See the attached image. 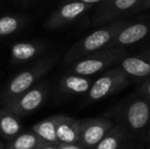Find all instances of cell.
Segmentation results:
<instances>
[{
  "instance_id": "obj_1",
  "label": "cell",
  "mask_w": 150,
  "mask_h": 149,
  "mask_svg": "<svg viewBox=\"0 0 150 149\" xmlns=\"http://www.w3.org/2000/svg\"><path fill=\"white\" fill-rule=\"evenodd\" d=\"M112 117L129 134H146L150 125V101L138 93L125 98L112 110Z\"/></svg>"
},
{
  "instance_id": "obj_2",
  "label": "cell",
  "mask_w": 150,
  "mask_h": 149,
  "mask_svg": "<svg viewBox=\"0 0 150 149\" xmlns=\"http://www.w3.org/2000/svg\"><path fill=\"white\" fill-rule=\"evenodd\" d=\"M128 24H130L129 20H119L110 24L100 26L69 48L64 56V62L71 64L84 56L105 48L107 44L117 36V33Z\"/></svg>"
},
{
  "instance_id": "obj_3",
  "label": "cell",
  "mask_w": 150,
  "mask_h": 149,
  "mask_svg": "<svg viewBox=\"0 0 150 149\" xmlns=\"http://www.w3.org/2000/svg\"><path fill=\"white\" fill-rule=\"evenodd\" d=\"M58 57L56 55H49L38 60L37 62L27 70L18 74L3 89L0 94V105L3 106L12 98L16 97L33 87L42 77H44L56 64Z\"/></svg>"
},
{
  "instance_id": "obj_4",
  "label": "cell",
  "mask_w": 150,
  "mask_h": 149,
  "mask_svg": "<svg viewBox=\"0 0 150 149\" xmlns=\"http://www.w3.org/2000/svg\"><path fill=\"white\" fill-rule=\"evenodd\" d=\"M127 55V51L122 48H103L71 62L69 74L91 77L119 64Z\"/></svg>"
},
{
  "instance_id": "obj_5",
  "label": "cell",
  "mask_w": 150,
  "mask_h": 149,
  "mask_svg": "<svg viewBox=\"0 0 150 149\" xmlns=\"http://www.w3.org/2000/svg\"><path fill=\"white\" fill-rule=\"evenodd\" d=\"M130 85V80L119 66L109 68L97 80L93 81L86 93L85 103L90 104L105 99Z\"/></svg>"
},
{
  "instance_id": "obj_6",
  "label": "cell",
  "mask_w": 150,
  "mask_h": 149,
  "mask_svg": "<svg viewBox=\"0 0 150 149\" xmlns=\"http://www.w3.org/2000/svg\"><path fill=\"white\" fill-rule=\"evenodd\" d=\"M141 0H102L95 5L92 14L93 26H103L119 20L122 16L135 13Z\"/></svg>"
},
{
  "instance_id": "obj_7",
  "label": "cell",
  "mask_w": 150,
  "mask_h": 149,
  "mask_svg": "<svg viewBox=\"0 0 150 149\" xmlns=\"http://www.w3.org/2000/svg\"><path fill=\"white\" fill-rule=\"evenodd\" d=\"M48 91L49 88L47 84L34 85L27 91L12 98L3 106L18 117H28L44 103L47 98Z\"/></svg>"
},
{
  "instance_id": "obj_8",
  "label": "cell",
  "mask_w": 150,
  "mask_h": 149,
  "mask_svg": "<svg viewBox=\"0 0 150 149\" xmlns=\"http://www.w3.org/2000/svg\"><path fill=\"white\" fill-rule=\"evenodd\" d=\"M115 121L107 117H90L81 121L79 144L87 149H94L103 139Z\"/></svg>"
},
{
  "instance_id": "obj_9",
  "label": "cell",
  "mask_w": 150,
  "mask_h": 149,
  "mask_svg": "<svg viewBox=\"0 0 150 149\" xmlns=\"http://www.w3.org/2000/svg\"><path fill=\"white\" fill-rule=\"evenodd\" d=\"M93 7L94 6L79 1H67L47 18L45 27L48 30H56L62 28L81 18Z\"/></svg>"
},
{
  "instance_id": "obj_10",
  "label": "cell",
  "mask_w": 150,
  "mask_h": 149,
  "mask_svg": "<svg viewBox=\"0 0 150 149\" xmlns=\"http://www.w3.org/2000/svg\"><path fill=\"white\" fill-rule=\"evenodd\" d=\"M119 66L129 80L140 84L150 77V49L136 55L128 56L119 64Z\"/></svg>"
},
{
  "instance_id": "obj_11",
  "label": "cell",
  "mask_w": 150,
  "mask_h": 149,
  "mask_svg": "<svg viewBox=\"0 0 150 149\" xmlns=\"http://www.w3.org/2000/svg\"><path fill=\"white\" fill-rule=\"evenodd\" d=\"M150 34V24L144 22L131 23L117 33L105 48H122L134 45Z\"/></svg>"
},
{
  "instance_id": "obj_12",
  "label": "cell",
  "mask_w": 150,
  "mask_h": 149,
  "mask_svg": "<svg viewBox=\"0 0 150 149\" xmlns=\"http://www.w3.org/2000/svg\"><path fill=\"white\" fill-rule=\"evenodd\" d=\"M80 128V119L62 114H56V136L59 144L79 143Z\"/></svg>"
},
{
  "instance_id": "obj_13",
  "label": "cell",
  "mask_w": 150,
  "mask_h": 149,
  "mask_svg": "<svg viewBox=\"0 0 150 149\" xmlns=\"http://www.w3.org/2000/svg\"><path fill=\"white\" fill-rule=\"evenodd\" d=\"M45 48L46 46L43 42H18V43L14 44L11 48L10 61L12 64H21L28 62L33 58L39 56L42 52H44Z\"/></svg>"
},
{
  "instance_id": "obj_14",
  "label": "cell",
  "mask_w": 150,
  "mask_h": 149,
  "mask_svg": "<svg viewBox=\"0 0 150 149\" xmlns=\"http://www.w3.org/2000/svg\"><path fill=\"white\" fill-rule=\"evenodd\" d=\"M93 81L90 77L67 74L59 81V90L67 95H82L89 91Z\"/></svg>"
},
{
  "instance_id": "obj_15",
  "label": "cell",
  "mask_w": 150,
  "mask_h": 149,
  "mask_svg": "<svg viewBox=\"0 0 150 149\" xmlns=\"http://www.w3.org/2000/svg\"><path fill=\"white\" fill-rule=\"evenodd\" d=\"M129 135L130 134L126 128L117 123L94 149H126L125 144Z\"/></svg>"
},
{
  "instance_id": "obj_16",
  "label": "cell",
  "mask_w": 150,
  "mask_h": 149,
  "mask_svg": "<svg viewBox=\"0 0 150 149\" xmlns=\"http://www.w3.org/2000/svg\"><path fill=\"white\" fill-rule=\"evenodd\" d=\"M22 131L20 117L4 106L0 108V135L10 141Z\"/></svg>"
},
{
  "instance_id": "obj_17",
  "label": "cell",
  "mask_w": 150,
  "mask_h": 149,
  "mask_svg": "<svg viewBox=\"0 0 150 149\" xmlns=\"http://www.w3.org/2000/svg\"><path fill=\"white\" fill-rule=\"evenodd\" d=\"M32 131L38 135L45 143L58 145L57 136H56V115L38 121L32 127Z\"/></svg>"
},
{
  "instance_id": "obj_18",
  "label": "cell",
  "mask_w": 150,
  "mask_h": 149,
  "mask_svg": "<svg viewBox=\"0 0 150 149\" xmlns=\"http://www.w3.org/2000/svg\"><path fill=\"white\" fill-rule=\"evenodd\" d=\"M44 144L45 142L33 131H27L16 135L4 146V149H37Z\"/></svg>"
},
{
  "instance_id": "obj_19",
  "label": "cell",
  "mask_w": 150,
  "mask_h": 149,
  "mask_svg": "<svg viewBox=\"0 0 150 149\" xmlns=\"http://www.w3.org/2000/svg\"><path fill=\"white\" fill-rule=\"evenodd\" d=\"M24 25V20L18 16H0V38L7 37L18 32Z\"/></svg>"
},
{
  "instance_id": "obj_20",
  "label": "cell",
  "mask_w": 150,
  "mask_h": 149,
  "mask_svg": "<svg viewBox=\"0 0 150 149\" xmlns=\"http://www.w3.org/2000/svg\"><path fill=\"white\" fill-rule=\"evenodd\" d=\"M137 93L150 101V77L144 80L142 83H140L138 90H137Z\"/></svg>"
},
{
  "instance_id": "obj_21",
  "label": "cell",
  "mask_w": 150,
  "mask_h": 149,
  "mask_svg": "<svg viewBox=\"0 0 150 149\" xmlns=\"http://www.w3.org/2000/svg\"><path fill=\"white\" fill-rule=\"evenodd\" d=\"M57 149H87L82 146L79 143H71V144H63L60 143L57 145Z\"/></svg>"
},
{
  "instance_id": "obj_22",
  "label": "cell",
  "mask_w": 150,
  "mask_h": 149,
  "mask_svg": "<svg viewBox=\"0 0 150 149\" xmlns=\"http://www.w3.org/2000/svg\"><path fill=\"white\" fill-rule=\"evenodd\" d=\"M150 8V0H141L140 4L137 7L136 11H141V10H145V9H149Z\"/></svg>"
},
{
  "instance_id": "obj_23",
  "label": "cell",
  "mask_w": 150,
  "mask_h": 149,
  "mask_svg": "<svg viewBox=\"0 0 150 149\" xmlns=\"http://www.w3.org/2000/svg\"><path fill=\"white\" fill-rule=\"evenodd\" d=\"M67 1H79V2H82V3L89 4V5L95 6V5H97L98 3H100L102 0H67Z\"/></svg>"
},
{
  "instance_id": "obj_24",
  "label": "cell",
  "mask_w": 150,
  "mask_h": 149,
  "mask_svg": "<svg viewBox=\"0 0 150 149\" xmlns=\"http://www.w3.org/2000/svg\"><path fill=\"white\" fill-rule=\"evenodd\" d=\"M40 149H57V145H53V144H48L45 143L44 145H42Z\"/></svg>"
},
{
  "instance_id": "obj_25",
  "label": "cell",
  "mask_w": 150,
  "mask_h": 149,
  "mask_svg": "<svg viewBox=\"0 0 150 149\" xmlns=\"http://www.w3.org/2000/svg\"><path fill=\"white\" fill-rule=\"evenodd\" d=\"M144 140H145V142H150V125H149V128H148V130H147V132H146V134H145V136H144Z\"/></svg>"
},
{
  "instance_id": "obj_26",
  "label": "cell",
  "mask_w": 150,
  "mask_h": 149,
  "mask_svg": "<svg viewBox=\"0 0 150 149\" xmlns=\"http://www.w3.org/2000/svg\"><path fill=\"white\" fill-rule=\"evenodd\" d=\"M0 149H4V145L0 142Z\"/></svg>"
},
{
  "instance_id": "obj_27",
  "label": "cell",
  "mask_w": 150,
  "mask_h": 149,
  "mask_svg": "<svg viewBox=\"0 0 150 149\" xmlns=\"http://www.w3.org/2000/svg\"><path fill=\"white\" fill-rule=\"evenodd\" d=\"M27 2H32V1H35V0H26Z\"/></svg>"
},
{
  "instance_id": "obj_28",
  "label": "cell",
  "mask_w": 150,
  "mask_h": 149,
  "mask_svg": "<svg viewBox=\"0 0 150 149\" xmlns=\"http://www.w3.org/2000/svg\"><path fill=\"white\" fill-rule=\"evenodd\" d=\"M146 149H150V142H149V146H148V147H147Z\"/></svg>"
},
{
  "instance_id": "obj_29",
  "label": "cell",
  "mask_w": 150,
  "mask_h": 149,
  "mask_svg": "<svg viewBox=\"0 0 150 149\" xmlns=\"http://www.w3.org/2000/svg\"><path fill=\"white\" fill-rule=\"evenodd\" d=\"M142 149H146V148H142Z\"/></svg>"
},
{
  "instance_id": "obj_30",
  "label": "cell",
  "mask_w": 150,
  "mask_h": 149,
  "mask_svg": "<svg viewBox=\"0 0 150 149\" xmlns=\"http://www.w3.org/2000/svg\"><path fill=\"white\" fill-rule=\"evenodd\" d=\"M37 149H40V148H37Z\"/></svg>"
}]
</instances>
